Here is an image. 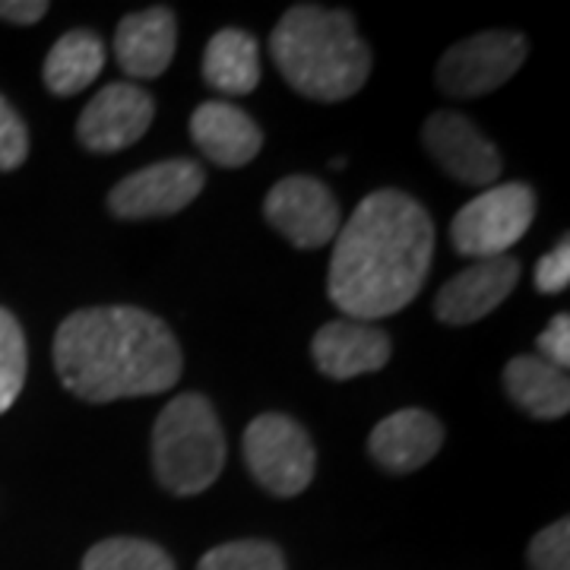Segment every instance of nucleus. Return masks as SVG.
<instances>
[{"instance_id": "1", "label": "nucleus", "mask_w": 570, "mask_h": 570, "mask_svg": "<svg viewBox=\"0 0 570 570\" xmlns=\"http://www.w3.org/2000/svg\"><path fill=\"white\" fill-rule=\"evenodd\" d=\"M434 257V223L403 190L367 194L333 242L326 292L352 321L371 324L415 302Z\"/></svg>"}, {"instance_id": "2", "label": "nucleus", "mask_w": 570, "mask_h": 570, "mask_svg": "<svg viewBox=\"0 0 570 570\" xmlns=\"http://www.w3.org/2000/svg\"><path fill=\"white\" fill-rule=\"evenodd\" d=\"M55 367L86 403L153 396L178 384L184 371L175 333L156 314L130 305L86 307L55 336Z\"/></svg>"}, {"instance_id": "3", "label": "nucleus", "mask_w": 570, "mask_h": 570, "mask_svg": "<svg viewBox=\"0 0 570 570\" xmlns=\"http://www.w3.org/2000/svg\"><path fill=\"white\" fill-rule=\"evenodd\" d=\"M285 82L314 102L352 99L371 77V51L346 10L298 3L269 36Z\"/></svg>"}, {"instance_id": "4", "label": "nucleus", "mask_w": 570, "mask_h": 570, "mask_svg": "<svg viewBox=\"0 0 570 570\" xmlns=\"http://www.w3.org/2000/svg\"><path fill=\"white\" fill-rule=\"evenodd\" d=\"M225 466V434L213 403L181 393L159 412L153 428V469L165 491L190 498L206 491Z\"/></svg>"}, {"instance_id": "5", "label": "nucleus", "mask_w": 570, "mask_h": 570, "mask_svg": "<svg viewBox=\"0 0 570 570\" xmlns=\"http://www.w3.org/2000/svg\"><path fill=\"white\" fill-rule=\"evenodd\" d=\"M535 219V194L530 184L510 181L482 190L450 223V242L456 254L491 261L504 257Z\"/></svg>"}, {"instance_id": "6", "label": "nucleus", "mask_w": 570, "mask_h": 570, "mask_svg": "<svg viewBox=\"0 0 570 570\" xmlns=\"http://www.w3.org/2000/svg\"><path fill=\"white\" fill-rule=\"evenodd\" d=\"M245 460L257 485L276 498L302 494L317 469L307 431L283 412H264L247 425Z\"/></svg>"}, {"instance_id": "7", "label": "nucleus", "mask_w": 570, "mask_h": 570, "mask_svg": "<svg viewBox=\"0 0 570 570\" xmlns=\"http://www.w3.org/2000/svg\"><path fill=\"white\" fill-rule=\"evenodd\" d=\"M527 39L520 32H479L456 41L438 63V86L453 99L489 96L523 67Z\"/></svg>"}, {"instance_id": "8", "label": "nucleus", "mask_w": 570, "mask_h": 570, "mask_svg": "<svg viewBox=\"0 0 570 570\" xmlns=\"http://www.w3.org/2000/svg\"><path fill=\"white\" fill-rule=\"evenodd\" d=\"M264 213L266 223L302 250H317L336 242L343 228L336 197L326 190V184L307 175H288L273 184V190L266 194Z\"/></svg>"}, {"instance_id": "9", "label": "nucleus", "mask_w": 570, "mask_h": 570, "mask_svg": "<svg viewBox=\"0 0 570 570\" xmlns=\"http://www.w3.org/2000/svg\"><path fill=\"white\" fill-rule=\"evenodd\" d=\"M206 175L194 159H165L127 175L108 194V209L118 219H153L171 216L190 206L204 190Z\"/></svg>"}, {"instance_id": "10", "label": "nucleus", "mask_w": 570, "mask_h": 570, "mask_svg": "<svg viewBox=\"0 0 570 570\" xmlns=\"http://www.w3.org/2000/svg\"><path fill=\"white\" fill-rule=\"evenodd\" d=\"M425 153L448 171L453 181L469 187H489L501 178V153L498 146L456 111H438L422 127Z\"/></svg>"}, {"instance_id": "11", "label": "nucleus", "mask_w": 570, "mask_h": 570, "mask_svg": "<svg viewBox=\"0 0 570 570\" xmlns=\"http://www.w3.org/2000/svg\"><path fill=\"white\" fill-rule=\"evenodd\" d=\"M156 118L153 96L134 82H108L82 108L77 140L92 153H121L140 140Z\"/></svg>"}, {"instance_id": "12", "label": "nucleus", "mask_w": 570, "mask_h": 570, "mask_svg": "<svg viewBox=\"0 0 570 570\" xmlns=\"http://www.w3.org/2000/svg\"><path fill=\"white\" fill-rule=\"evenodd\" d=\"M520 283V261L517 257H491L453 276L434 302V314L450 326H466L489 317L498 305L508 302V295Z\"/></svg>"}, {"instance_id": "13", "label": "nucleus", "mask_w": 570, "mask_h": 570, "mask_svg": "<svg viewBox=\"0 0 570 570\" xmlns=\"http://www.w3.org/2000/svg\"><path fill=\"white\" fill-rule=\"evenodd\" d=\"M314 362L321 374L333 381H348L358 374H374L390 362V336L374 324L362 321H330L317 330Z\"/></svg>"}, {"instance_id": "14", "label": "nucleus", "mask_w": 570, "mask_h": 570, "mask_svg": "<svg viewBox=\"0 0 570 570\" xmlns=\"http://www.w3.org/2000/svg\"><path fill=\"white\" fill-rule=\"evenodd\" d=\"M441 444H444V428L431 412L400 409L374 425L367 450L390 472H415L438 456Z\"/></svg>"}, {"instance_id": "15", "label": "nucleus", "mask_w": 570, "mask_h": 570, "mask_svg": "<svg viewBox=\"0 0 570 570\" xmlns=\"http://www.w3.org/2000/svg\"><path fill=\"white\" fill-rule=\"evenodd\" d=\"M178 45V22L168 7H149L130 13L115 32V55L127 77L156 80L168 70Z\"/></svg>"}, {"instance_id": "16", "label": "nucleus", "mask_w": 570, "mask_h": 570, "mask_svg": "<svg viewBox=\"0 0 570 570\" xmlns=\"http://www.w3.org/2000/svg\"><path fill=\"white\" fill-rule=\"evenodd\" d=\"M190 137L209 163L223 168H242L254 163L264 146L257 121L228 102H204L190 118Z\"/></svg>"}, {"instance_id": "17", "label": "nucleus", "mask_w": 570, "mask_h": 570, "mask_svg": "<svg viewBox=\"0 0 570 570\" xmlns=\"http://www.w3.org/2000/svg\"><path fill=\"white\" fill-rule=\"evenodd\" d=\"M504 390L508 396L530 412L532 419H561L570 409V381L568 371L542 362L539 355H517L504 367Z\"/></svg>"}, {"instance_id": "18", "label": "nucleus", "mask_w": 570, "mask_h": 570, "mask_svg": "<svg viewBox=\"0 0 570 570\" xmlns=\"http://www.w3.org/2000/svg\"><path fill=\"white\" fill-rule=\"evenodd\" d=\"M204 80L225 96H247L261 82L257 41L242 29L216 32L204 51Z\"/></svg>"}, {"instance_id": "19", "label": "nucleus", "mask_w": 570, "mask_h": 570, "mask_svg": "<svg viewBox=\"0 0 570 570\" xmlns=\"http://www.w3.org/2000/svg\"><path fill=\"white\" fill-rule=\"evenodd\" d=\"M105 67V45L89 29H73L55 41V48L45 58V86L55 96H77L86 86L99 80Z\"/></svg>"}, {"instance_id": "20", "label": "nucleus", "mask_w": 570, "mask_h": 570, "mask_svg": "<svg viewBox=\"0 0 570 570\" xmlns=\"http://www.w3.org/2000/svg\"><path fill=\"white\" fill-rule=\"evenodd\" d=\"M82 570H175V561L146 539H105L86 551Z\"/></svg>"}, {"instance_id": "21", "label": "nucleus", "mask_w": 570, "mask_h": 570, "mask_svg": "<svg viewBox=\"0 0 570 570\" xmlns=\"http://www.w3.org/2000/svg\"><path fill=\"white\" fill-rule=\"evenodd\" d=\"M26 336H22L20 321L0 307V415L17 403L22 384H26Z\"/></svg>"}, {"instance_id": "22", "label": "nucleus", "mask_w": 570, "mask_h": 570, "mask_svg": "<svg viewBox=\"0 0 570 570\" xmlns=\"http://www.w3.org/2000/svg\"><path fill=\"white\" fill-rule=\"evenodd\" d=\"M197 570H285V558L273 542L242 539L206 551Z\"/></svg>"}, {"instance_id": "23", "label": "nucleus", "mask_w": 570, "mask_h": 570, "mask_svg": "<svg viewBox=\"0 0 570 570\" xmlns=\"http://www.w3.org/2000/svg\"><path fill=\"white\" fill-rule=\"evenodd\" d=\"M532 570H570V523L554 520L551 527L535 532L530 542Z\"/></svg>"}, {"instance_id": "24", "label": "nucleus", "mask_w": 570, "mask_h": 570, "mask_svg": "<svg viewBox=\"0 0 570 570\" xmlns=\"http://www.w3.org/2000/svg\"><path fill=\"white\" fill-rule=\"evenodd\" d=\"M29 156V130L20 111L0 96V171L20 168Z\"/></svg>"}, {"instance_id": "25", "label": "nucleus", "mask_w": 570, "mask_h": 570, "mask_svg": "<svg viewBox=\"0 0 570 570\" xmlns=\"http://www.w3.org/2000/svg\"><path fill=\"white\" fill-rule=\"evenodd\" d=\"M535 355L542 358V362H549V365L561 367V371H568L570 365V321L568 314H554L551 317V324L542 330V336L535 340Z\"/></svg>"}, {"instance_id": "26", "label": "nucleus", "mask_w": 570, "mask_h": 570, "mask_svg": "<svg viewBox=\"0 0 570 570\" xmlns=\"http://www.w3.org/2000/svg\"><path fill=\"white\" fill-rule=\"evenodd\" d=\"M570 283V245L561 242L551 254H546L535 266V285L542 295H558Z\"/></svg>"}, {"instance_id": "27", "label": "nucleus", "mask_w": 570, "mask_h": 570, "mask_svg": "<svg viewBox=\"0 0 570 570\" xmlns=\"http://www.w3.org/2000/svg\"><path fill=\"white\" fill-rule=\"evenodd\" d=\"M48 13L45 0H0V20L17 22V26H32Z\"/></svg>"}]
</instances>
